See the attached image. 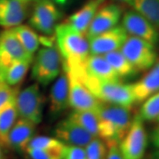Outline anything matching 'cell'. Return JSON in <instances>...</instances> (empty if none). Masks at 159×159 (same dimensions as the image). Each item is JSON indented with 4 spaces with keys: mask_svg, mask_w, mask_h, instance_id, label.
<instances>
[{
    "mask_svg": "<svg viewBox=\"0 0 159 159\" xmlns=\"http://www.w3.org/2000/svg\"><path fill=\"white\" fill-rule=\"evenodd\" d=\"M55 38L62 57L63 70L82 66L90 55L87 38L66 21L55 28Z\"/></svg>",
    "mask_w": 159,
    "mask_h": 159,
    "instance_id": "6da1fadb",
    "label": "cell"
},
{
    "mask_svg": "<svg viewBox=\"0 0 159 159\" xmlns=\"http://www.w3.org/2000/svg\"><path fill=\"white\" fill-rule=\"evenodd\" d=\"M99 138L105 144L119 143L124 138L133 121L130 108L102 102L96 112Z\"/></svg>",
    "mask_w": 159,
    "mask_h": 159,
    "instance_id": "7a4b0ae2",
    "label": "cell"
},
{
    "mask_svg": "<svg viewBox=\"0 0 159 159\" xmlns=\"http://www.w3.org/2000/svg\"><path fill=\"white\" fill-rule=\"evenodd\" d=\"M71 75L80 80L101 102L128 108H130L136 103L131 84H124L121 81L111 82L99 80L83 73Z\"/></svg>",
    "mask_w": 159,
    "mask_h": 159,
    "instance_id": "3957f363",
    "label": "cell"
},
{
    "mask_svg": "<svg viewBox=\"0 0 159 159\" xmlns=\"http://www.w3.org/2000/svg\"><path fill=\"white\" fill-rule=\"evenodd\" d=\"M31 75L37 83L47 86L60 75L62 57L57 45L44 46L33 60Z\"/></svg>",
    "mask_w": 159,
    "mask_h": 159,
    "instance_id": "277c9868",
    "label": "cell"
},
{
    "mask_svg": "<svg viewBox=\"0 0 159 159\" xmlns=\"http://www.w3.org/2000/svg\"><path fill=\"white\" fill-rule=\"evenodd\" d=\"M18 114L20 119H25L37 125L43 119L45 98L39 83L26 87L18 91L16 97Z\"/></svg>",
    "mask_w": 159,
    "mask_h": 159,
    "instance_id": "5b68a950",
    "label": "cell"
},
{
    "mask_svg": "<svg viewBox=\"0 0 159 159\" xmlns=\"http://www.w3.org/2000/svg\"><path fill=\"white\" fill-rule=\"evenodd\" d=\"M120 51L139 72L150 69L158 59L155 45L132 35L128 36Z\"/></svg>",
    "mask_w": 159,
    "mask_h": 159,
    "instance_id": "8992f818",
    "label": "cell"
},
{
    "mask_svg": "<svg viewBox=\"0 0 159 159\" xmlns=\"http://www.w3.org/2000/svg\"><path fill=\"white\" fill-rule=\"evenodd\" d=\"M148 134L144 121L139 114L133 117L127 134L119 143V148L124 159H143L148 146Z\"/></svg>",
    "mask_w": 159,
    "mask_h": 159,
    "instance_id": "52a82bcc",
    "label": "cell"
},
{
    "mask_svg": "<svg viewBox=\"0 0 159 159\" xmlns=\"http://www.w3.org/2000/svg\"><path fill=\"white\" fill-rule=\"evenodd\" d=\"M61 13L52 0H35L29 23L33 29L44 35L55 34Z\"/></svg>",
    "mask_w": 159,
    "mask_h": 159,
    "instance_id": "ba28073f",
    "label": "cell"
},
{
    "mask_svg": "<svg viewBox=\"0 0 159 159\" xmlns=\"http://www.w3.org/2000/svg\"><path fill=\"white\" fill-rule=\"evenodd\" d=\"M33 55L25 49L12 29L0 34V67L5 71L16 61L33 63Z\"/></svg>",
    "mask_w": 159,
    "mask_h": 159,
    "instance_id": "9c48e42d",
    "label": "cell"
},
{
    "mask_svg": "<svg viewBox=\"0 0 159 159\" xmlns=\"http://www.w3.org/2000/svg\"><path fill=\"white\" fill-rule=\"evenodd\" d=\"M128 36L122 25H117L108 30L88 39L91 55H103L119 50Z\"/></svg>",
    "mask_w": 159,
    "mask_h": 159,
    "instance_id": "30bf717a",
    "label": "cell"
},
{
    "mask_svg": "<svg viewBox=\"0 0 159 159\" xmlns=\"http://www.w3.org/2000/svg\"><path fill=\"white\" fill-rule=\"evenodd\" d=\"M122 23L128 35L140 38L155 46L158 43V30L136 11H127L123 15Z\"/></svg>",
    "mask_w": 159,
    "mask_h": 159,
    "instance_id": "8fae6325",
    "label": "cell"
},
{
    "mask_svg": "<svg viewBox=\"0 0 159 159\" xmlns=\"http://www.w3.org/2000/svg\"><path fill=\"white\" fill-rule=\"evenodd\" d=\"M66 75L69 79V106L74 110L96 112L102 102L99 100L77 77L68 74Z\"/></svg>",
    "mask_w": 159,
    "mask_h": 159,
    "instance_id": "7c38bea8",
    "label": "cell"
},
{
    "mask_svg": "<svg viewBox=\"0 0 159 159\" xmlns=\"http://www.w3.org/2000/svg\"><path fill=\"white\" fill-rule=\"evenodd\" d=\"M122 16V7L116 4L111 3L101 6L89 25L85 37L89 39L116 27Z\"/></svg>",
    "mask_w": 159,
    "mask_h": 159,
    "instance_id": "4fadbf2b",
    "label": "cell"
},
{
    "mask_svg": "<svg viewBox=\"0 0 159 159\" xmlns=\"http://www.w3.org/2000/svg\"><path fill=\"white\" fill-rule=\"evenodd\" d=\"M64 72L72 75L83 73L99 80L111 81V82L121 81V79L119 78L116 71L102 55H89L82 66L75 70L64 71Z\"/></svg>",
    "mask_w": 159,
    "mask_h": 159,
    "instance_id": "5bb4252c",
    "label": "cell"
},
{
    "mask_svg": "<svg viewBox=\"0 0 159 159\" xmlns=\"http://www.w3.org/2000/svg\"><path fill=\"white\" fill-rule=\"evenodd\" d=\"M52 134L55 138L66 145H74L84 148L94 136L87 130L69 118L59 121L55 125Z\"/></svg>",
    "mask_w": 159,
    "mask_h": 159,
    "instance_id": "9a60e30c",
    "label": "cell"
},
{
    "mask_svg": "<svg viewBox=\"0 0 159 159\" xmlns=\"http://www.w3.org/2000/svg\"><path fill=\"white\" fill-rule=\"evenodd\" d=\"M69 105V79L63 71L52 85L49 95V114L55 119L66 110Z\"/></svg>",
    "mask_w": 159,
    "mask_h": 159,
    "instance_id": "2e32d148",
    "label": "cell"
},
{
    "mask_svg": "<svg viewBox=\"0 0 159 159\" xmlns=\"http://www.w3.org/2000/svg\"><path fill=\"white\" fill-rule=\"evenodd\" d=\"M29 1L0 0V27L11 29L25 21L28 14Z\"/></svg>",
    "mask_w": 159,
    "mask_h": 159,
    "instance_id": "e0dca14e",
    "label": "cell"
},
{
    "mask_svg": "<svg viewBox=\"0 0 159 159\" xmlns=\"http://www.w3.org/2000/svg\"><path fill=\"white\" fill-rule=\"evenodd\" d=\"M35 132V125L19 118L10 131L5 147L17 152H25Z\"/></svg>",
    "mask_w": 159,
    "mask_h": 159,
    "instance_id": "ac0fdd59",
    "label": "cell"
},
{
    "mask_svg": "<svg viewBox=\"0 0 159 159\" xmlns=\"http://www.w3.org/2000/svg\"><path fill=\"white\" fill-rule=\"evenodd\" d=\"M131 86L136 103H142L148 97L159 92V61L142 79L131 84Z\"/></svg>",
    "mask_w": 159,
    "mask_h": 159,
    "instance_id": "d6986e66",
    "label": "cell"
},
{
    "mask_svg": "<svg viewBox=\"0 0 159 159\" xmlns=\"http://www.w3.org/2000/svg\"><path fill=\"white\" fill-rule=\"evenodd\" d=\"M105 0H89L81 8L69 18L68 22L82 34L85 35L93 18Z\"/></svg>",
    "mask_w": 159,
    "mask_h": 159,
    "instance_id": "ffe728a7",
    "label": "cell"
},
{
    "mask_svg": "<svg viewBox=\"0 0 159 159\" xmlns=\"http://www.w3.org/2000/svg\"><path fill=\"white\" fill-rule=\"evenodd\" d=\"M17 93L0 110V143L3 147H5L7 136L19 117L16 102Z\"/></svg>",
    "mask_w": 159,
    "mask_h": 159,
    "instance_id": "44dd1931",
    "label": "cell"
},
{
    "mask_svg": "<svg viewBox=\"0 0 159 159\" xmlns=\"http://www.w3.org/2000/svg\"><path fill=\"white\" fill-rule=\"evenodd\" d=\"M102 56L114 69L120 79L130 78L138 74L139 71L129 62L121 51L111 52Z\"/></svg>",
    "mask_w": 159,
    "mask_h": 159,
    "instance_id": "7402d4cb",
    "label": "cell"
},
{
    "mask_svg": "<svg viewBox=\"0 0 159 159\" xmlns=\"http://www.w3.org/2000/svg\"><path fill=\"white\" fill-rule=\"evenodd\" d=\"M67 118L82 127L94 137H98V118L95 112L90 111L74 110L69 114Z\"/></svg>",
    "mask_w": 159,
    "mask_h": 159,
    "instance_id": "603a6c76",
    "label": "cell"
},
{
    "mask_svg": "<svg viewBox=\"0 0 159 159\" xmlns=\"http://www.w3.org/2000/svg\"><path fill=\"white\" fill-rule=\"evenodd\" d=\"M130 4L134 11L159 29V0H131Z\"/></svg>",
    "mask_w": 159,
    "mask_h": 159,
    "instance_id": "cb8c5ba5",
    "label": "cell"
},
{
    "mask_svg": "<svg viewBox=\"0 0 159 159\" xmlns=\"http://www.w3.org/2000/svg\"><path fill=\"white\" fill-rule=\"evenodd\" d=\"M11 29L26 50L30 54L34 55L41 43L40 37L34 31V30L27 25H21Z\"/></svg>",
    "mask_w": 159,
    "mask_h": 159,
    "instance_id": "d4e9b609",
    "label": "cell"
},
{
    "mask_svg": "<svg viewBox=\"0 0 159 159\" xmlns=\"http://www.w3.org/2000/svg\"><path fill=\"white\" fill-rule=\"evenodd\" d=\"M31 63L26 61H16L5 71V82L11 86L19 84L29 70Z\"/></svg>",
    "mask_w": 159,
    "mask_h": 159,
    "instance_id": "484cf974",
    "label": "cell"
},
{
    "mask_svg": "<svg viewBox=\"0 0 159 159\" xmlns=\"http://www.w3.org/2000/svg\"><path fill=\"white\" fill-rule=\"evenodd\" d=\"M139 115L144 122H153L159 116V92L145 99Z\"/></svg>",
    "mask_w": 159,
    "mask_h": 159,
    "instance_id": "4316f807",
    "label": "cell"
},
{
    "mask_svg": "<svg viewBox=\"0 0 159 159\" xmlns=\"http://www.w3.org/2000/svg\"><path fill=\"white\" fill-rule=\"evenodd\" d=\"M64 146L65 144L55 137L38 136H34L31 139L27 149L56 150V149H63Z\"/></svg>",
    "mask_w": 159,
    "mask_h": 159,
    "instance_id": "83f0119b",
    "label": "cell"
},
{
    "mask_svg": "<svg viewBox=\"0 0 159 159\" xmlns=\"http://www.w3.org/2000/svg\"><path fill=\"white\" fill-rule=\"evenodd\" d=\"M87 159H105L107 155V145L99 137H94L85 146Z\"/></svg>",
    "mask_w": 159,
    "mask_h": 159,
    "instance_id": "f1b7e54d",
    "label": "cell"
},
{
    "mask_svg": "<svg viewBox=\"0 0 159 159\" xmlns=\"http://www.w3.org/2000/svg\"><path fill=\"white\" fill-rule=\"evenodd\" d=\"M63 148L56 150L27 149L25 152L30 159H63Z\"/></svg>",
    "mask_w": 159,
    "mask_h": 159,
    "instance_id": "f546056e",
    "label": "cell"
},
{
    "mask_svg": "<svg viewBox=\"0 0 159 159\" xmlns=\"http://www.w3.org/2000/svg\"><path fill=\"white\" fill-rule=\"evenodd\" d=\"M63 159H87L85 149L82 147L65 144L63 150Z\"/></svg>",
    "mask_w": 159,
    "mask_h": 159,
    "instance_id": "4dcf8cb0",
    "label": "cell"
},
{
    "mask_svg": "<svg viewBox=\"0 0 159 159\" xmlns=\"http://www.w3.org/2000/svg\"><path fill=\"white\" fill-rule=\"evenodd\" d=\"M17 92L16 89L12 88L5 82L0 84V110Z\"/></svg>",
    "mask_w": 159,
    "mask_h": 159,
    "instance_id": "1f68e13d",
    "label": "cell"
},
{
    "mask_svg": "<svg viewBox=\"0 0 159 159\" xmlns=\"http://www.w3.org/2000/svg\"><path fill=\"white\" fill-rule=\"evenodd\" d=\"M107 155L105 159H124L119 148V144L116 143L107 144Z\"/></svg>",
    "mask_w": 159,
    "mask_h": 159,
    "instance_id": "d6a6232c",
    "label": "cell"
},
{
    "mask_svg": "<svg viewBox=\"0 0 159 159\" xmlns=\"http://www.w3.org/2000/svg\"><path fill=\"white\" fill-rule=\"evenodd\" d=\"M151 142L155 148L159 149V125L153 129L151 134Z\"/></svg>",
    "mask_w": 159,
    "mask_h": 159,
    "instance_id": "836d02e7",
    "label": "cell"
},
{
    "mask_svg": "<svg viewBox=\"0 0 159 159\" xmlns=\"http://www.w3.org/2000/svg\"><path fill=\"white\" fill-rule=\"evenodd\" d=\"M150 159H159V149H157L150 154Z\"/></svg>",
    "mask_w": 159,
    "mask_h": 159,
    "instance_id": "e575fe53",
    "label": "cell"
},
{
    "mask_svg": "<svg viewBox=\"0 0 159 159\" xmlns=\"http://www.w3.org/2000/svg\"><path fill=\"white\" fill-rule=\"evenodd\" d=\"M5 82V71L0 67V84Z\"/></svg>",
    "mask_w": 159,
    "mask_h": 159,
    "instance_id": "d590c367",
    "label": "cell"
},
{
    "mask_svg": "<svg viewBox=\"0 0 159 159\" xmlns=\"http://www.w3.org/2000/svg\"><path fill=\"white\" fill-rule=\"evenodd\" d=\"M2 145L0 143V159H6L5 153H4V151L2 149Z\"/></svg>",
    "mask_w": 159,
    "mask_h": 159,
    "instance_id": "8d00e7d4",
    "label": "cell"
},
{
    "mask_svg": "<svg viewBox=\"0 0 159 159\" xmlns=\"http://www.w3.org/2000/svg\"><path fill=\"white\" fill-rule=\"evenodd\" d=\"M52 1H53L54 2H56L58 5H64V4L67 2L68 0H52Z\"/></svg>",
    "mask_w": 159,
    "mask_h": 159,
    "instance_id": "74e56055",
    "label": "cell"
},
{
    "mask_svg": "<svg viewBox=\"0 0 159 159\" xmlns=\"http://www.w3.org/2000/svg\"><path fill=\"white\" fill-rule=\"evenodd\" d=\"M117 2H123V3H130L131 0H116Z\"/></svg>",
    "mask_w": 159,
    "mask_h": 159,
    "instance_id": "f35d334b",
    "label": "cell"
},
{
    "mask_svg": "<svg viewBox=\"0 0 159 159\" xmlns=\"http://www.w3.org/2000/svg\"><path fill=\"white\" fill-rule=\"evenodd\" d=\"M156 122H158L159 123V116L158 117V118H157V119H156Z\"/></svg>",
    "mask_w": 159,
    "mask_h": 159,
    "instance_id": "ab89813d",
    "label": "cell"
},
{
    "mask_svg": "<svg viewBox=\"0 0 159 159\" xmlns=\"http://www.w3.org/2000/svg\"><path fill=\"white\" fill-rule=\"evenodd\" d=\"M25 1H30V0H25Z\"/></svg>",
    "mask_w": 159,
    "mask_h": 159,
    "instance_id": "60d3db41",
    "label": "cell"
}]
</instances>
